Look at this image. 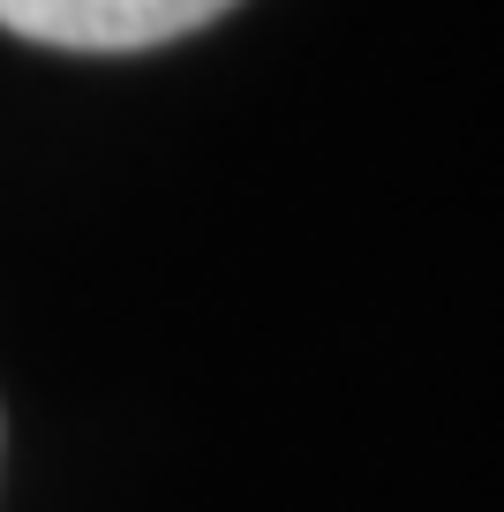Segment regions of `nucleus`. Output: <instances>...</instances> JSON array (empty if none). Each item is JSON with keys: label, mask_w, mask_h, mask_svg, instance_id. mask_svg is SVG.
<instances>
[{"label": "nucleus", "mask_w": 504, "mask_h": 512, "mask_svg": "<svg viewBox=\"0 0 504 512\" xmlns=\"http://www.w3.org/2000/svg\"><path fill=\"white\" fill-rule=\"evenodd\" d=\"M241 0H0V31L61 53H151L219 23Z\"/></svg>", "instance_id": "obj_1"}]
</instances>
